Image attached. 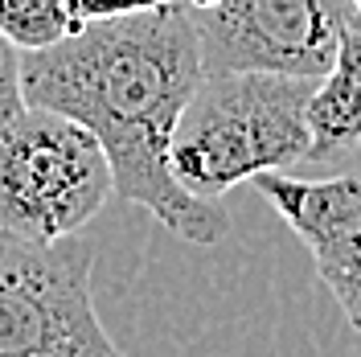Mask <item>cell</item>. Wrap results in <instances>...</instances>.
I'll list each match as a JSON object with an SVG mask.
<instances>
[{
    "instance_id": "6",
    "label": "cell",
    "mask_w": 361,
    "mask_h": 357,
    "mask_svg": "<svg viewBox=\"0 0 361 357\" xmlns=\"http://www.w3.org/2000/svg\"><path fill=\"white\" fill-rule=\"evenodd\" d=\"M275 214L312 250L316 275L329 284L349 271L361 255V173H341L329 181H300L283 169L259 173L250 181Z\"/></svg>"
},
{
    "instance_id": "11",
    "label": "cell",
    "mask_w": 361,
    "mask_h": 357,
    "mask_svg": "<svg viewBox=\"0 0 361 357\" xmlns=\"http://www.w3.org/2000/svg\"><path fill=\"white\" fill-rule=\"evenodd\" d=\"M324 288L337 296V304H341V313L349 316V325L361 333V255H357V263L349 271H341L337 279H329Z\"/></svg>"
},
{
    "instance_id": "9",
    "label": "cell",
    "mask_w": 361,
    "mask_h": 357,
    "mask_svg": "<svg viewBox=\"0 0 361 357\" xmlns=\"http://www.w3.org/2000/svg\"><path fill=\"white\" fill-rule=\"evenodd\" d=\"M29 107L25 99V49L0 33V128Z\"/></svg>"
},
{
    "instance_id": "4",
    "label": "cell",
    "mask_w": 361,
    "mask_h": 357,
    "mask_svg": "<svg viewBox=\"0 0 361 357\" xmlns=\"http://www.w3.org/2000/svg\"><path fill=\"white\" fill-rule=\"evenodd\" d=\"M90 271V243L0 230V357H128L94 313Z\"/></svg>"
},
{
    "instance_id": "5",
    "label": "cell",
    "mask_w": 361,
    "mask_h": 357,
    "mask_svg": "<svg viewBox=\"0 0 361 357\" xmlns=\"http://www.w3.org/2000/svg\"><path fill=\"white\" fill-rule=\"evenodd\" d=\"M349 13V0H218L193 8L205 74L324 78Z\"/></svg>"
},
{
    "instance_id": "1",
    "label": "cell",
    "mask_w": 361,
    "mask_h": 357,
    "mask_svg": "<svg viewBox=\"0 0 361 357\" xmlns=\"http://www.w3.org/2000/svg\"><path fill=\"white\" fill-rule=\"evenodd\" d=\"M202 78L205 62L189 0L78 25L58 45L25 54L29 107L87 123L111 160L119 198L144 205L185 243L218 246L230 234L222 205L189 193L169 169L177 119Z\"/></svg>"
},
{
    "instance_id": "7",
    "label": "cell",
    "mask_w": 361,
    "mask_h": 357,
    "mask_svg": "<svg viewBox=\"0 0 361 357\" xmlns=\"http://www.w3.org/2000/svg\"><path fill=\"white\" fill-rule=\"evenodd\" d=\"M308 160L312 164H333L349 157L361 144V13L353 8L345 17L333 70L316 83L308 99Z\"/></svg>"
},
{
    "instance_id": "10",
    "label": "cell",
    "mask_w": 361,
    "mask_h": 357,
    "mask_svg": "<svg viewBox=\"0 0 361 357\" xmlns=\"http://www.w3.org/2000/svg\"><path fill=\"white\" fill-rule=\"evenodd\" d=\"M70 4V21L78 25H94V21H115V17H132L144 8H160L169 0H66Z\"/></svg>"
},
{
    "instance_id": "12",
    "label": "cell",
    "mask_w": 361,
    "mask_h": 357,
    "mask_svg": "<svg viewBox=\"0 0 361 357\" xmlns=\"http://www.w3.org/2000/svg\"><path fill=\"white\" fill-rule=\"evenodd\" d=\"M189 4H193V8H205V4H218V0H189Z\"/></svg>"
},
{
    "instance_id": "8",
    "label": "cell",
    "mask_w": 361,
    "mask_h": 357,
    "mask_svg": "<svg viewBox=\"0 0 361 357\" xmlns=\"http://www.w3.org/2000/svg\"><path fill=\"white\" fill-rule=\"evenodd\" d=\"M0 33L13 45L29 49H49L66 33H74L66 0H0Z\"/></svg>"
},
{
    "instance_id": "3",
    "label": "cell",
    "mask_w": 361,
    "mask_h": 357,
    "mask_svg": "<svg viewBox=\"0 0 361 357\" xmlns=\"http://www.w3.org/2000/svg\"><path fill=\"white\" fill-rule=\"evenodd\" d=\"M115 198V173L87 123L25 107L0 128V230L25 243H62Z\"/></svg>"
},
{
    "instance_id": "2",
    "label": "cell",
    "mask_w": 361,
    "mask_h": 357,
    "mask_svg": "<svg viewBox=\"0 0 361 357\" xmlns=\"http://www.w3.org/2000/svg\"><path fill=\"white\" fill-rule=\"evenodd\" d=\"M320 78L292 74H205L180 111L169 169L197 193L218 201L259 173L308 160V99Z\"/></svg>"
},
{
    "instance_id": "13",
    "label": "cell",
    "mask_w": 361,
    "mask_h": 357,
    "mask_svg": "<svg viewBox=\"0 0 361 357\" xmlns=\"http://www.w3.org/2000/svg\"><path fill=\"white\" fill-rule=\"evenodd\" d=\"M349 4H353V8H357V13H361V0H349Z\"/></svg>"
}]
</instances>
